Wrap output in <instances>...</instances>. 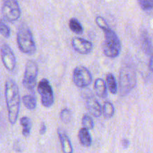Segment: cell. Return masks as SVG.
<instances>
[{
	"mask_svg": "<svg viewBox=\"0 0 153 153\" xmlns=\"http://www.w3.org/2000/svg\"><path fill=\"white\" fill-rule=\"evenodd\" d=\"M85 105L88 112L93 116L98 118L102 116V106L100 102L97 99L91 97L87 98L85 101Z\"/></svg>",
	"mask_w": 153,
	"mask_h": 153,
	"instance_id": "cell-11",
	"label": "cell"
},
{
	"mask_svg": "<svg viewBox=\"0 0 153 153\" xmlns=\"http://www.w3.org/2000/svg\"><path fill=\"white\" fill-rule=\"evenodd\" d=\"M0 56L1 62L4 67L8 71L12 72L14 70L16 65V59L13 51L7 44H2L0 46Z\"/></svg>",
	"mask_w": 153,
	"mask_h": 153,
	"instance_id": "cell-9",
	"label": "cell"
},
{
	"mask_svg": "<svg viewBox=\"0 0 153 153\" xmlns=\"http://www.w3.org/2000/svg\"><path fill=\"white\" fill-rule=\"evenodd\" d=\"M16 43L19 50L26 55L31 56L37 50L32 32L29 27L25 23L19 26L16 34Z\"/></svg>",
	"mask_w": 153,
	"mask_h": 153,
	"instance_id": "cell-2",
	"label": "cell"
},
{
	"mask_svg": "<svg viewBox=\"0 0 153 153\" xmlns=\"http://www.w3.org/2000/svg\"><path fill=\"white\" fill-rule=\"evenodd\" d=\"M72 46L76 52L82 55L91 53L94 50L93 43L80 37H74L72 39Z\"/></svg>",
	"mask_w": 153,
	"mask_h": 153,
	"instance_id": "cell-10",
	"label": "cell"
},
{
	"mask_svg": "<svg viewBox=\"0 0 153 153\" xmlns=\"http://www.w3.org/2000/svg\"><path fill=\"white\" fill-rule=\"evenodd\" d=\"M152 66H153V58H152V56H150V58H149V68L151 72H152L153 70Z\"/></svg>",
	"mask_w": 153,
	"mask_h": 153,
	"instance_id": "cell-28",
	"label": "cell"
},
{
	"mask_svg": "<svg viewBox=\"0 0 153 153\" xmlns=\"http://www.w3.org/2000/svg\"><path fill=\"white\" fill-rule=\"evenodd\" d=\"M69 27H70V30L75 34H82L84 32V28L82 23L75 17L71 18L69 20Z\"/></svg>",
	"mask_w": 153,
	"mask_h": 153,
	"instance_id": "cell-20",
	"label": "cell"
},
{
	"mask_svg": "<svg viewBox=\"0 0 153 153\" xmlns=\"http://www.w3.org/2000/svg\"><path fill=\"white\" fill-rule=\"evenodd\" d=\"M22 101L24 106L28 110H34L37 106V98L34 94V92H31V94H25L22 96Z\"/></svg>",
	"mask_w": 153,
	"mask_h": 153,
	"instance_id": "cell-16",
	"label": "cell"
},
{
	"mask_svg": "<svg viewBox=\"0 0 153 153\" xmlns=\"http://www.w3.org/2000/svg\"><path fill=\"white\" fill-rule=\"evenodd\" d=\"M106 86L111 94H116L118 92L117 82L113 74L108 73L106 75Z\"/></svg>",
	"mask_w": 153,
	"mask_h": 153,
	"instance_id": "cell-17",
	"label": "cell"
},
{
	"mask_svg": "<svg viewBox=\"0 0 153 153\" xmlns=\"http://www.w3.org/2000/svg\"><path fill=\"white\" fill-rule=\"evenodd\" d=\"M72 117H73V114L69 108L66 107L61 110V112H60V118L62 122L65 123V124L70 123L72 120Z\"/></svg>",
	"mask_w": 153,
	"mask_h": 153,
	"instance_id": "cell-22",
	"label": "cell"
},
{
	"mask_svg": "<svg viewBox=\"0 0 153 153\" xmlns=\"http://www.w3.org/2000/svg\"><path fill=\"white\" fill-rule=\"evenodd\" d=\"M58 135L61 142V149L63 153H73V148L71 141L67 134L62 129H58Z\"/></svg>",
	"mask_w": 153,
	"mask_h": 153,
	"instance_id": "cell-12",
	"label": "cell"
},
{
	"mask_svg": "<svg viewBox=\"0 0 153 153\" xmlns=\"http://www.w3.org/2000/svg\"><path fill=\"white\" fill-rule=\"evenodd\" d=\"M95 21H96V23H97V25L98 26L100 27L102 30H103V31H105V30H106V29H108V28H110L108 26V22H106V20L102 17V16H97V17H96Z\"/></svg>",
	"mask_w": 153,
	"mask_h": 153,
	"instance_id": "cell-25",
	"label": "cell"
},
{
	"mask_svg": "<svg viewBox=\"0 0 153 153\" xmlns=\"http://www.w3.org/2000/svg\"><path fill=\"white\" fill-rule=\"evenodd\" d=\"M140 8L147 14H151L153 8V0H137Z\"/></svg>",
	"mask_w": 153,
	"mask_h": 153,
	"instance_id": "cell-21",
	"label": "cell"
},
{
	"mask_svg": "<svg viewBox=\"0 0 153 153\" xmlns=\"http://www.w3.org/2000/svg\"><path fill=\"white\" fill-rule=\"evenodd\" d=\"M37 91L42 105L46 108L51 107L54 104V92L49 81L46 78L40 80L37 85Z\"/></svg>",
	"mask_w": 153,
	"mask_h": 153,
	"instance_id": "cell-8",
	"label": "cell"
},
{
	"mask_svg": "<svg viewBox=\"0 0 153 153\" xmlns=\"http://www.w3.org/2000/svg\"><path fill=\"white\" fill-rule=\"evenodd\" d=\"M137 83V75L131 64L123 65L120 71L119 90L121 96H126L131 92Z\"/></svg>",
	"mask_w": 153,
	"mask_h": 153,
	"instance_id": "cell-3",
	"label": "cell"
},
{
	"mask_svg": "<svg viewBox=\"0 0 153 153\" xmlns=\"http://www.w3.org/2000/svg\"><path fill=\"white\" fill-rule=\"evenodd\" d=\"M20 122L21 126L22 127V134L25 137H28L30 135L31 133V127H32V122H31V120L27 116H23L20 118Z\"/></svg>",
	"mask_w": 153,
	"mask_h": 153,
	"instance_id": "cell-19",
	"label": "cell"
},
{
	"mask_svg": "<svg viewBox=\"0 0 153 153\" xmlns=\"http://www.w3.org/2000/svg\"><path fill=\"white\" fill-rule=\"evenodd\" d=\"M1 14L5 20L13 22L21 16V10L17 0H1Z\"/></svg>",
	"mask_w": 153,
	"mask_h": 153,
	"instance_id": "cell-6",
	"label": "cell"
},
{
	"mask_svg": "<svg viewBox=\"0 0 153 153\" xmlns=\"http://www.w3.org/2000/svg\"><path fill=\"white\" fill-rule=\"evenodd\" d=\"M103 32L105 34V40L102 44L103 53L108 58H116L120 55L122 49L120 40L111 28H109Z\"/></svg>",
	"mask_w": 153,
	"mask_h": 153,
	"instance_id": "cell-4",
	"label": "cell"
},
{
	"mask_svg": "<svg viewBox=\"0 0 153 153\" xmlns=\"http://www.w3.org/2000/svg\"><path fill=\"white\" fill-rule=\"evenodd\" d=\"M46 124H45L44 122H42L41 125H40V130H39V133H40V134L43 135L44 134H46Z\"/></svg>",
	"mask_w": 153,
	"mask_h": 153,
	"instance_id": "cell-27",
	"label": "cell"
},
{
	"mask_svg": "<svg viewBox=\"0 0 153 153\" xmlns=\"http://www.w3.org/2000/svg\"><path fill=\"white\" fill-rule=\"evenodd\" d=\"M73 83L79 88H86L93 82V76L91 71L85 66L78 65L73 70Z\"/></svg>",
	"mask_w": 153,
	"mask_h": 153,
	"instance_id": "cell-7",
	"label": "cell"
},
{
	"mask_svg": "<svg viewBox=\"0 0 153 153\" xmlns=\"http://www.w3.org/2000/svg\"><path fill=\"white\" fill-rule=\"evenodd\" d=\"M115 109L114 104L110 101H105L102 107V115L105 119H110L114 116Z\"/></svg>",
	"mask_w": 153,
	"mask_h": 153,
	"instance_id": "cell-18",
	"label": "cell"
},
{
	"mask_svg": "<svg viewBox=\"0 0 153 153\" xmlns=\"http://www.w3.org/2000/svg\"><path fill=\"white\" fill-rule=\"evenodd\" d=\"M82 124L83 128L88 130H92L94 128V122L92 117L88 114H85L82 118Z\"/></svg>",
	"mask_w": 153,
	"mask_h": 153,
	"instance_id": "cell-23",
	"label": "cell"
},
{
	"mask_svg": "<svg viewBox=\"0 0 153 153\" xmlns=\"http://www.w3.org/2000/svg\"><path fill=\"white\" fill-rule=\"evenodd\" d=\"M94 90L97 96L105 98L108 95V88L105 81L102 78H97L94 81Z\"/></svg>",
	"mask_w": 153,
	"mask_h": 153,
	"instance_id": "cell-13",
	"label": "cell"
},
{
	"mask_svg": "<svg viewBox=\"0 0 153 153\" xmlns=\"http://www.w3.org/2000/svg\"><path fill=\"white\" fill-rule=\"evenodd\" d=\"M37 76H38V65L37 62L33 60H28L25 64L23 79H22L23 86L29 91L34 92V88L37 84Z\"/></svg>",
	"mask_w": 153,
	"mask_h": 153,
	"instance_id": "cell-5",
	"label": "cell"
},
{
	"mask_svg": "<svg viewBox=\"0 0 153 153\" xmlns=\"http://www.w3.org/2000/svg\"><path fill=\"white\" fill-rule=\"evenodd\" d=\"M140 42H141V47L143 52L149 56H152V40L149 36L148 32H143L140 35Z\"/></svg>",
	"mask_w": 153,
	"mask_h": 153,
	"instance_id": "cell-14",
	"label": "cell"
},
{
	"mask_svg": "<svg viewBox=\"0 0 153 153\" xmlns=\"http://www.w3.org/2000/svg\"><path fill=\"white\" fill-rule=\"evenodd\" d=\"M78 137H79V142L83 146L90 147L92 145V137L90 134L89 130L82 128L79 130L78 134Z\"/></svg>",
	"mask_w": 153,
	"mask_h": 153,
	"instance_id": "cell-15",
	"label": "cell"
},
{
	"mask_svg": "<svg viewBox=\"0 0 153 153\" xmlns=\"http://www.w3.org/2000/svg\"><path fill=\"white\" fill-rule=\"evenodd\" d=\"M0 34L5 38H8L10 36V28L2 19H0Z\"/></svg>",
	"mask_w": 153,
	"mask_h": 153,
	"instance_id": "cell-24",
	"label": "cell"
},
{
	"mask_svg": "<svg viewBox=\"0 0 153 153\" xmlns=\"http://www.w3.org/2000/svg\"><path fill=\"white\" fill-rule=\"evenodd\" d=\"M4 96L7 105L8 120L11 124L17 121L20 106V94L17 84L13 80L8 79L4 84Z\"/></svg>",
	"mask_w": 153,
	"mask_h": 153,
	"instance_id": "cell-1",
	"label": "cell"
},
{
	"mask_svg": "<svg viewBox=\"0 0 153 153\" xmlns=\"http://www.w3.org/2000/svg\"><path fill=\"white\" fill-rule=\"evenodd\" d=\"M121 145H122L123 148H128V146H129L130 145L129 140H128V139H126V138H123V139L121 140Z\"/></svg>",
	"mask_w": 153,
	"mask_h": 153,
	"instance_id": "cell-26",
	"label": "cell"
}]
</instances>
